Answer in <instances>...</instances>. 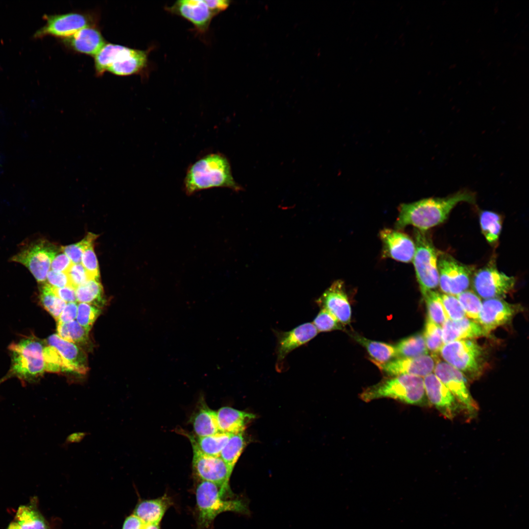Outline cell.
<instances>
[{"instance_id":"1","label":"cell","mask_w":529,"mask_h":529,"mask_svg":"<svg viewBox=\"0 0 529 529\" xmlns=\"http://www.w3.org/2000/svg\"><path fill=\"white\" fill-rule=\"evenodd\" d=\"M476 201L475 193L464 189L446 197H430L401 204L395 229L400 230L411 225L417 230L427 231L444 222L458 203L475 204Z\"/></svg>"},{"instance_id":"2","label":"cell","mask_w":529,"mask_h":529,"mask_svg":"<svg viewBox=\"0 0 529 529\" xmlns=\"http://www.w3.org/2000/svg\"><path fill=\"white\" fill-rule=\"evenodd\" d=\"M184 185L188 195L214 188H227L236 192L242 190L233 178L228 159L220 153L208 154L191 165Z\"/></svg>"},{"instance_id":"3","label":"cell","mask_w":529,"mask_h":529,"mask_svg":"<svg viewBox=\"0 0 529 529\" xmlns=\"http://www.w3.org/2000/svg\"><path fill=\"white\" fill-rule=\"evenodd\" d=\"M200 481L195 489L196 523L199 529H209L222 512H247L246 505L242 500L228 498L232 496L230 487Z\"/></svg>"},{"instance_id":"4","label":"cell","mask_w":529,"mask_h":529,"mask_svg":"<svg viewBox=\"0 0 529 529\" xmlns=\"http://www.w3.org/2000/svg\"><path fill=\"white\" fill-rule=\"evenodd\" d=\"M366 402L382 398H392L402 403L421 407L429 406L422 377L401 375L391 376L368 387L361 393Z\"/></svg>"},{"instance_id":"5","label":"cell","mask_w":529,"mask_h":529,"mask_svg":"<svg viewBox=\"0 0 529 529\" xmlns=\"http://www.w3.org/2000/svg\"><path fill=\"white\" fill-rule=\"evenodd\" d=\"M439 354L444 361L458 370L469 380L478 379L485 368L483 349L474 339L444 344Z\"/></svg>"},{"instance_id":"6","label":"cell","mask_w":529,"mask_h":529,"mask_svg":"<svg viewBox=\"0 0 529 529\" xmlns=\"http://www.w3.org/2000/svg\"><path fill=\"white\" fill-rule=\"evenodd\" d=\"M45 345L35 337L23 339L9 347L12 354V372L20 379L31 382L46 371Z\"/></svg>"},{"instance_id":"7","label":"cell","mask_w":529,"mask_h":529,"mask_svg":"<svg viewBox=\"0 0 529 529\" xmlns=\"http://www.w3.org/2000/svg\"><path fill=\"white\" fill-rule=\"evenodd\" d=\"M415 251L413 262L422 294L438 286L437 261L439 253L427 231L415 229Z\"/></svg>"},{"instance_id":"8","label":"cell","mask_w":529,"mask_h":529,"mask_svg":"<svg viewBox=\"0 0 529 529\" xmlns=\"http://www.w3.org/2000/svg\"><path fill=\"white\" fill-rule=\"evenodd\" d=\"M60 251L55 244L38 240L23 246L10 260L25 266L36 281L43 284L46 282L53 258Z\"/></svg>"},{"instance_id":"9","label":"cell","mask_w":529,"mask_h":529,"mask_svg":"<svg viewBox=\"0 0 529 529\" xmlns=\"http://www.w3.org/2000/svg\"><path fill=\"white\" fill-rule=\"evenodd\" d=\"M437 267L438 286L444 294L456 296L469 288L474 274L473 266L441 253L438 254Z\"/></svg>"},{"instance_id":"10","label":"cell","mask_w":529,"mask_h":529,"mask_svg":"<svg viewBox=\"0 0 529 529\" xmlns=\"http://www.w3.org/2000/svg\"><path fill=\"white\" fill-rule=\"evenodd\" d=\"M516 279L499 271L492 264L485 266L474 273L471 284L474 292L485 299H502L514 289Z\"/></svg>"},{"instance_id":"11","label":"cell","mask_w":529,"mask_h":529,"mask_svg":"<svg viewBox=\"0 0 529 529\" xmlns=\"http://www.w3.org/2000/svg\"><path fill=\"white\" fill-rule=\"evenodd\" d=\"M433 372L459 403L469 417H474L478 413L479 407L470 394L464 375L439 358L436 360Z\"/></svg>"},{"instance_id":"12","label":"cell","mask_w":529,"mask_h":529,"mask_svg":"<svg viewBox=\"0 0 529 529\" xmlns=\"http://www.w3.org/2000/svg\"><path fill=\"white\" fill-rule=\"evenodd\" d=\"M148 52L110 43L106 52L107 71L121 76L139 73L147 66Z\"/></svg>"},{"instance_id":"13","label":"cell","mask_w":529,"mask_h":529,"mask_svg":"<svg viewBox=\"0 0 529 529\" xmlns=\"http://www.w3.org/2000/svg\"><path fill=\"white\" fill-rule=\"evenodd\" d=\"M46 24L33 34L35 38L50 35L67 38L86 26L94 25L91 15L71 12L62 14L44 15Z\"/></svg>"},{"instance_id":"14","label":"cell","mask_w":529,"mask_h":529,"mask_svg":"<svg viewBox=\"0 0 529 529\" xmlns=\"http://www.w3.org/2000/svg\"><path fill=\"white\" fill-rule=\"evenodd\" d=\"M520 310V306L503 299H485L482 302L478 322L487 336L497 327L510 322Z\"/></svg>"},{"instance_id":"15","label":"cell","mask_w":529,"mask_h":529,"mask_svg":"<svg viewBox=\"0 0 529 529\" xmlns=\"http://www.w3.org/2000/svg\"><path fill=\"white\" fill-rule=\"evenodd\" d=\"M192 450V468L199 480L230 487L229 481L233 469L220 457L205 455L193 448Z\"/></svg>"},{"instance_id":"16","label":"cell","mask_w":529,"mask_h":529,"mask_svg":"<svg viewBox=\"0 0 529 529\" xmlns=\"http://www.w3.org/2000/svg\"><path fill=\"white\" fill-rule=\"evenodd\" d=\"M436 360L427 354L417 357H398L385 363L371 361L381 371L390 377L410 375L423 378L433 371Z\"/></svg>"},{"instance_id":"17","label":"cell","mask_w":529,"mask_h":529,"mask_svg":"<svg viewBox=\"0 0 529 529\" xmlns=\"http://www.w3.org/2000/svg\"><path fill=\"white\" fill-rule=\"evenodd\" d=\"M423 380L430 404L434 406L443 416L453 419L464 411L459 403L434 373L427 375Z\"/></svg>"},{"instance_id":"18","label":"cell","mask_w":529,"mask_h":529,"mask_svg":"<svg viewBox=\"0 0 529 529\" xmlns=\"http://www.w3.org/2000/svg\"><path fill=\"white\" fill-rule=\"evenodd\" d=\"M382 243V256L398 262H412L415 251L414 241L399 230L384 228L380 232Z\"/></svg>"},{"instance_id":"19","label":"cell","mask_w":529,"mask_h":529,"mask_svg":"<svg viewBox=\"0 0 529 529\" xmlns=\"http://www.w3.org/2000/svg\"><path fill=\"white\" fill-rule=\"evenodd\" d=\"M166 9L189 21L201 33L207 31L212 19L216 16L206 0H179Z\"/></svg>"},{"instance_id":"20","label":"cell","mask_w":529,"mask_h":529,"mask_svg":"<svg viewBox=\"0 0 529 529\" xmlns=\"http://www.w3.org/2000/svg\"><path fill=\"white\" fill-rule=\"evenodd\" d=\"M316 302L321 308L330 312L344 326L350 323L351 308L341 280L334 282Z\"/></svg>"},{"instance_id":"21","label":"cell","mask_w":529,"mask_h":529,"mask_svg":"<svg viewBox=\"0 0 529 529\" xmlns=\"http://www.w3.org/2000/svg\"><path fill=\"white\" fill-rule=\"evenodd\" d=\"M319 332L313 323L301 324L288 332L277 333V365L278 369L288 354L313 338Z\"/></svg>"},{"instance_id":"22","label":"cell","mask_w":529,"mask_h":529,"mask_svg":"<svg viewBox=\"0 0 529 529\" xmlns=\"http://www.w3.org/2000/svg\"><path fill=\"white\" fill-rule=\"evenodd\" d=\"M47 343L56 349L71 372L86 373L88 369L86 354L78 345L62 339L57 334L50 336Z\"/></svg>"},{"instance_id":"23","label":"cell","mask_w":529,"mask_h":529,"mask_svg":"<svg viewBox=\"0 0 529 529\" xmlns=\"http://www.w3.org/2000/svg\"><path fill=\"white\" fill-rule=\"evenodd\" d=\"M64 39V43L73 50L93 56L106 44L101 32L94 25L82 28Z\"/></svg>"},{"instance_id":"24","label":"cell","mask_w":529,"mask_h":529,"mask_svg":"<svg viewBox=\"0 0 529 529\" xmlns=\"http://www.w3.org/2000/svg\"><path fill=\"white\" fill-rule=\"evenodd\" d=\"M443 343L486 336L481 326L467 317L458 320L448 319L442 325Z\"/></svg>"},{"instance_id":"25","label":"cell","mask_w":529,"mask_h":529,"mask_svg":"<svg viewBox=\"0 0 529 529\" xmlns=\"http://www.w3.org/2000/svg\"><path fill=\"white\" fill-rule=\"evenodd\" d=\"M173 505L172 498L165 494L157 498L139 502L133 514L145 524H160L166 511Z\"/></svg>"},{"instance_id":"26","label":"cell","mask_w":529,"mask_h":529,"mask_svg":"<svg viewBox=\"0 0 529 529\" xmlns=\"http://www.w3.org/2000/svg\"><path fill=\"white\" fill-rule=\"evenodd\" d=\"M216 414L220 431L230 434L243 433L247 425L255 418L253 413L229 407L221 408Z\"/></svg>"},{"instance_id":"27","label":"cell","mask_w":529,"mask_h":529,"mask_svg":"<svg viewBox=\"0 0 529 529\" xmlns=\"http://www.w3.org/2000/svg\"><path fill=\"white\" fill-rule=\"evenodd\" d=\"M199 404L191 419L195 435L204 436L221 432L216 411L209 408L203 400Z\"/></svg>"},{"instance_id":"28","label":"cell","mask_w":529,"mask_h":529,"mask_svg":"<svg viewBox=\"0 0 529 529\" xmlns=\"http://www.w3.org/2000/svg\"><path fill=\"white\" fill-rule=\"evenodd\" d=\"M232 434L219 432L204 436H197L187 434L192 448L202 454L213 457H219L220 453L227 443Z\"/></svg>"},{"instance_id":"29","label":"cell","mask_w":529,"mask_h":529,"mask_svg":"<svg viewBox=\"0 0 529 529\" xmlns=\"http://www.w3.org/2000/svg\"><path fill=\"white\" fill-rule=\"evenodd\" d=\"M351 337L364 347L371 357L370 360L379 363H385L398 358L396 347L391 344L371 340L359 335L352 334Z\"/></svg>"},{"instance_id":"30","label":"cell","mask_w":529,"mask_h":529,"mask_svg":"<svg viewBox=\"0 0 529 529\" xmlns=\"http://www.w3.org/2000/svg\"><path fill=\"white\" fill-rule=\"evenodd\" d=\"M77 301L100 308L105 302L102 286L99 280L91 279L75 289Z\"/></svg>"},{"instance_id":"31","label":"cell","mask_w":529,"mask_h":529,"mask_svg":"<svg viewBox=\"0 0 529 529\" xmlns=\"http://www.w3.org/2000/svg\"><path fill=\"white\" fill-rule=\"evenodd\" d=\"M481 232L490 244L498 242L501 232L502 219L500 215L490 211H482L480 214Z\"/></svg>"},{"instance_id":"32","label":"cell","mask_w":529,"mask_h":529,"mask_svg":"<svg viewBox=\"0 0 529 529\" xmlns=\"http://www.w3.org/2000/svg\"><path fill=\"white\" fill-rule=\"evenodd\" d=\"M398 357L412 358L428 354L423 335L416 334L401 340L395 346Z\"/></svg>"},{"instance_id":"33","label":"cell","mask_w":529,"mask_h":529,"mask_svg":"<svg viewBox=\"0 0 529 529\" xmlns=\"http://www.w3.org/2000/svg\"><path fill=\"white\" fill-rule=\"evenodd\" d=\"M57 332L62 339L76 345H85L90 342L89 332L75 320L66 323H57Z\"/></svg>"},{"instance_id":"34","label":"cell","mask_w":529,"mask_h":529,"mask_svg":"<svg viewBox=\"0 0 529 529\" xmlns=\"http://www.w3.org/2000/svg\"><path fill=\"white\" fill-rule=\"evenodd\" d=\"M16 517L20 529H49L43 517L31 506H21Z\"/></svg>"},{"instance_id":"35","label":"cell","mask_w":529,"mask_h":529,"mask_svg":"<svg viewBox=\"0 0 529 529\" xmlns=\"http://www.w3.org/2000/svg\"><path fill=\"white\" fill-rule=\"evenodd\" d=\"M422 294L427 307V318L441 327L448 317L443 307L440 294L431 290Z\"/></svg>"},{"instance_id":"36","label":"cell","mask_w":529,"mask_h":529,"mask_svg":"<svg viewBox=\"0 0 529 529\" xmlns=\"http://www.w3.org/2000/svg\"><path fill=\"white\" fill-rule=\"evenodd\" d=\"M245 446V441L243 433L232 434L219 457L233 469Z\"/></svg>"},{"instance_id":"37","label":"cell","mask_w":529,"mask_h":529,"mask_svg":"<svg viewBox=\"0 0 529 529\" xmlns=\"http://www.w3.org/2000/svg\"><path fill=\"white\" fill-rule=\"evenodd\" d=\"M423 335L428 352L435 359H438L444 345L441 327L427 318Z\"/></svg>"},{"instance_id":"38","label":"cell","mask_w":529,"mask_h":529,"mask_svg":"<svg viewBox=\"0 0 529 529\" xmlns=\"http://www.w3.org/2000/svg\"><path fill=\"white\" fill-rule=\"evenodd\" d=\"M40 299L44 308L57 320L66 302L57 297L52 287L46 282L42 284L40 289Z\"/></svg>"},{"instance_id":"39","label":"cell","mask_w":529,"mask_h":529,"mask_svg":"<svg viewBox=\"0 0 529 529\" xmlns=\"http://www.w3.org/2000/svg\"><path fill=\"white\" fill-rule=\"evenodd\" d=\"M456 296L461 304L467 317L478 322L482 306L480 297L474 291L467 290Z\"/></svg>"},{"instance_id":"40","label":"cell","mask_w":529,"mask_h":529,"mask_svg":"<svg viewBox=\"0 0 529 529\" xmlns=\"http://www.w3.org/2000/svg\"><path fill=\"white\" fill-rule=\"evenodd\" d=\"M97 237V235L88 233L87 236L78 242L61 247V251L71 260L73 264H80L84 250L94 244Z\"/></svg>"},{"instance_id":"41","label":"cell","mask_w":529,"mask_h":529,"mask_svg":"<svg viewBox=\"0 0 529 529\" xmlns=\"http://www.w3.org/2000/svg\"><path fill=\"white\" fill-rule=\"evenodd\" d=\"M44 358L46 371L49 372H71L68 364L56 349L48 344L44 348Z\"/></svg>"},{"instance_id":"42","label":"cell","mask_w":529,"mask_h":529,"mask_svg":"<svg viewBox=\"0 0 529 529\" xmlns=\"http://www.w3.org/2000/svg\"><path fill=\"white\" fill-rule=\"evenodd\" d=\"M101 312L99 307L87 303H79L77 306L76 321L89 332Z\"/></svg>"},{"instance_id":"43","label":"cell","mask_w":529,"mask_h":529,"mask_svg":"<svg viewBox=\"0 0 529 529\" xmlns=\"http://www.w3.org/2000/svg\"><path fill=\"white\" fill-rule=\"evenodd\" d=\"M313 323L318 332L344 330V325L333 314L323 308H321Z\"/></svg>"},{"instance_id":"44","label":"cell","mask_w":529,"mask_h":529,"mask_svg":"<svg viewBox=\"0 0 529 529\" xmlns=\"http://www.w3.org/2000/svg\"><path fill=\"white\" fill-rule=\"evenodd\" d=\"M440 297L448 319L458 320L466 316L465 313L456 296L441 294Z\"/></svg>"},{"instance_id":"45","label":"cell","mask_w":529,"mask_h":529,"mask_svg":"<svg viewBox=\"0 0 529 529\" xmlns=\"http://www.w3.org/2000/svg\"><path fill=\"white\" fill-rule=\"evenodd\" d=\"M81 264L86 270L89 278L99 280V272L97 258L94 250V244L88 247L84 251Z\"/></svg>"},{"instance_id":"46","label":"cell","mask_w":529,"mask_h":529,"mask_svg":"<svg viewBox=\"0 0 529 529\" xmlns=\"http://www.w3.org/2000/svg\"><path fill=\"white\" fill-rule=\"evenodd\" d=\"M66 274L70 286L74 289L90 280L86 270L81 263L73 264Z\"/></svg>"},{"instance_id":"47","label":"cell","mask_w":529,"mask_h":529,"mask_svg":"<svg viewBox=\"0 0 529 529\" xmlns=\"http://www.w3.org/2000/svg\"><path fill=\"white\" fill-rule=\"evenodd\" d=\"M73 264L71 260L62 252L53 258L50 265L51 270L67 273Z\"/></svg>"},{"instance_id":"48","label":"cell","mask_w":529,"mask_h":529,"mask_svg":"<svg viewBox=\"0 0 529 529\" xmlns=\"http://www.w3.org/2000/svg\"><path fill=\"white\" fill-rule=\"evenodd\" d=\"M48 285L52 287L63 288L70 286L67 274L65 273L50 270L48 271L47 280Z\"/></svg>"},{"instance_id":"49","label":"cell","mask_w":529,"mask_h":529,"mask_svg":"<svg viewBox=\"0 0 529 529\" xmlns=\"http://www.w3.org/2000/svg\"><path fill=\"white\" fill-rule=\"evenodd\" d=\"M54 294L65 302H75L77 301L75 289L71 286L63 288L52 287Z\"/></svg>"},{"instance_id":"50","label":"cell","mask_w":529,"mask_h":529,"mask_svg":"<svg viewBox=\"0 0 529 529\" xmlns=\"http://www.w3.org/2000/svg\"><path fill=\"white\" fill-rule=\"evenodd\" d=\"M77 305L75 302L66 304L58 319L57 323H66L74 320L76 318Z\"/></svg>"},{"instance_id":"51","label":"cell","mask_w":529,"mask_h":529,"mask_svg":"<svg viewBox=\"0 0 529 529\" xmlns=\"http://www.w3.org/2000/svg\"><path fill=\"white\" fill-rule=\"evenodd\" d=\"M145 524L133 513L124 520L122 529H143Z\"/></svg>"},{"instance_id":"52","label":"cell","mask_w":529,"mask_h":529,"mask_svg":"<svg viewBox=\"0 0 529 529\" xmlns=\"http://www.w3.org/2000/svg\"><path fill=\"white\" fill-rule=\"evenodd\" d=\"M206 1L216 16L226 10L230 3V1L226 0H206Z\"/></svg>"},{"instance_id":"53","label":"cell","mask_w":529,"mask_h":529,"mask_svg":"<svg viewBox=\"0 0 529 529\" xmlns=\"http://www.w3.org/2000/svg\"><path fill=\"white\" fill-rule=\"evenodd\" d=\"M86 433L77 432L73 433L68 436L65 442L66 444L80 442L86 435Z\"/></svg>"},{"instance_id":"54","label":"cell","mask_w":529,"mask_h":529,"mask_svg":"<svg viewBox=\"0 0 529 529\" xmlns=\"http://www.w3.org/2000/svg\"><path fill=\"white\" fill-rule=\"evenodd\" d=\"M143 529H160V524H145Z\"/></svg>"},{"instance_id":"55","label":"cell","mask_w":529,"mask_h":529,"mask_svg":"<svg viewBox=\"0 0 529 529\" xmlns=\"http://www.w3.org/2000/svg\"><path fill=\"white\" fill-rule=\"evenodd\" d=\"M8 529H20V527H19V525H18V524L17 523H12L9 525Z\"/></svg>"},{"instance_id":"56","label":"cell","mask_w":529,"mask_h":529,"mask_svg":"<svg viewBox=\"0 0 529 529\" xmlns=\"http://www.w3.org/2000/svg\"><path fill=\"white\" fill-rule=\"evenodd\" d=\"M5 380H6V378H3L2 379H0V384L1 383H2Z\"/></svg>"}]
</instances>
